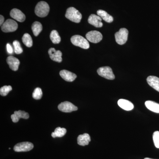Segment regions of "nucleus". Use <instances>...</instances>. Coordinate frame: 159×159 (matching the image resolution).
<instances>
[{
  "instance_id": "30",
  "label": "nucleus",
  "mask_w": 159,
  "mask_h": 159,
  "mask_svg": "<svg viewBox=\"0 0 159 159\" xmlns=\"http://www.w3.org/2000/svg\"><path fill=\"white\" fill-rule=\"evenodd\" d=\"M4 20H5V19H4V16L2 15L0 16V25L2 26V25L4 24V23L5 22Z\"/></svg>"
},
{
  "instance_id": "8",
  "label": "nucleus",
  "mask_w": 159,
  "mask_h": 159,
  "mask_svg": "<svg viewBox=\"0 0 159 159\" xmlns=\"http://www.w3.org/2000/svg\"><path fill=\"white\" fill-rule=\"evenodd\" d=\"M34 148V145L30 142H23L15 145L13 149L16 152H28Z\"/></svg>"
},
{
  "instance_id": "31",
  "label": "nucleus",
  "mask_w": 159,
  "mask_h": 159,
  "mask_svg": "<svg viewBox=\"0 0 159 159\" xmlns=\"http://www.w3.org/2000/svg\"><path fill=\"white\" fill-rule=\"evenodd\" d=\"M144 159H153L149 158H145Z\"/></svg>"
},
{
  "instance_id": "7",
  "label": "nucleus",
  "mask_w": 159,
  "mask_h": 159,
  "mask_svg": "<svg viewBox=\"0 0 159 159\" xmlns=\"http://www.w3.org/2000/svg\"><path fill=\"white\" fill-rule=\"evenodd\" d=\"M86 37L90 42L97 43L102 40V34L99 31H92L87 33Z\"/></svg>"
},
{
  "instance_id": "29",
  "label": "nucleus",
  "mask_w": 159,
  "mask_h": 159,
  "mask_svg": "<svg viewBox=\"0 0 159 159\" xmlns=\"http://www.w3.org/2000/svg\"><path fill=\"white\" fill-rule=\"evenodd\" d=\"M6 48H7V51L9 54H12L13 53V49L11 48V46L10 44L7 43L6 45Z\"/></svg>"
},
{
  "instance_id": "6",
  "label": "nucleus",
  "mask_w": 159,
  "mask_h": 159,
  "mask_svg": "<svg viewBox=\"0 0 159 159\" xmlns=\"http://www.w3.org/2000/svg\"><path fill=\"white\" fill-rule=\"evenodd\" d=\"M99 76L106 79L112 80L115 78V76L111 68L109 66H104L99 68L97 71Z\"/></svg>"
},
{
  "instance_id": "10",
  "label": "nucleus",
  "mask_w": 159,
  "mask_h": 159,
  "mask_svg": "<svg viewBox=\"0 0 159 159\" xmlns=\"http://www.w3.org/2000/svg\"><path fill=\"white\" fill-rule=\"evenodd\" d=\"M48 54L50 55V58L54 61L57 62H61L62 59V53L60 51H56L54 48H51L49 49Z\"/></svg>"
},
{
  "instance_id": "24",
  "label": "nucleus",
  "mask_w": 159,
  "mask_h": 159,
  "mask_svg": "<svg viewBox=\"0 0 159 159\" xmlns=\"http://www.w3.org/2000/svg\"><path fill=\"white\" fill-rule=\"evenodd\" d=\"M50 39L54 44H58L61 42V37L56 30H53L50 34Z\"/></svg>"
},
{
  "instance_id": "26",
  "label": "nucleus",
  "mask_w": 159,
  "mask_h": 159,
  "mask_svg": "<svg viewBox=\"0 0 159 159\" xmlns=\"http://www.w3.org/2000/svg\"><path fill=\"white\" fill-rule=\"evenodd\" d=\"M43 96L42 91L39 88H37L34 90L32 94V97L35 99H41Z\"/></svg>"
},
{
  "instance_id": "4",
  "label": "nucleus",
  "mask_w": 159,
  "mask_h": 159,
  "mask_svg": "<svg viewBox=\"0 0 159 159\" xmlns=\"http://www.w3.org/2000/svg\"><path fill=\"white\" fill-rule=\"evenodd\" d=\"M115 35L117 43L122 45L125 44L128 39V30L125 28H122L115 34Z\"/></svg>"
},
{
  "instance_id": "3",
  "label": "nucleus",
  "mask_w": 159,
  "mask_h": 159,
  "mask_svg": "<svg viewBox=\"0 0 159 159\" xmlns=\"http://www.w3.org/2000/svg\"><path fill=\"white\" fill-rule=\"evenodd\" d=\"M71 42L74 45L80 47L83 49H88L89 48L88 41L80 35H75L72 36Z\"/></svg>"
},
{
  "instance_id": "1",
  "label": "nucleus",
  "mask_w": 159,
  "mask_h": 159,
  "mask_svg": "<svg viewBox=\"0 0 159 159\" xmlns=\"http://www.w3.org/2000/svg\"><path fill=\"white\" fill-rule=\"evenodd\" d=\"M50 7L48 4L46 2L42 1L38 3L35 8L34 12L38 16L40 17H44L48 15Z\"/></svg>"
},
{
  "instance_id": "19",
  "label": "nucleus",
  "mask_w": 159,
  "mask_h": 159,
  "mask_svg": "<svg viewBox=\"0 0 159 159\" xmlns=\"http://www.w3.org/2000/svg\"><path fill=\"white\" fill-rule=\"evenodd\" d=\"M146 107L149 110L154 112L159 113V104L152 101H146L145 102Z\"/></svg>"
},
{
  "instance_id": "16",
  "label": "nucleus",
  "mask_w": 159,
  "mask_h": 159,
  "mask_svg": "<svg viewBox=\"0 0 159 159\" xmlns=\"http://www.w3.org/2000/svg\"><path fill=\"white\" fill-rule=\"evenodd\" d=\"M118 104L121 108L125 111H131L134 108L133 104L129 100L124 99H120L118 101Z\"/></svg>"
},
{
  "instance_id": "11",
  "label": "nucleus",
  "mask_w": 159,
  "mask_h": 159,
  "mask_svg": "<svg viewBox=\"0 0 159 159\" xmlns=\"http://www.w3.org/2000/svg\"><path fill=\"white\" fill-rule=\"evenodd\" d=\"M10 16L12 18L20 22H23L26 19L25 15L20 10L17 9H12L10 11Z\"/></svg>"
},
{
  "instance_id": "9",
  "label": "nucleus",
  "mask_w": 159,
  "mask_h": 159,
  "mask_svg": "<svg viewBox=\"0 0 159 159\" xmlns=\"http://www.w3.org/2000/svg\"><path fill=\"white\" fill-rule=\"evenodd\" d=\"M58 108L60 111L65 113H70L78 110L76 106L68 101H65L60 103L58 106Z\"/></svg>"
},
{
  "instance_id": "12",
  "label": "nucleus",
  "mask_w": 159,
  "mask_h": 159,
  "mask_svg": "<svg viewBox=\"0 0 159 159\" xmlns=\"http://www.w3.org/2000/svg\"><path fill=\"white\" fill-rule=\"evenodd\" d=\"M89 24L96 28H101L103 25L102 22V18L95 14H91L88 19Z\"/></svg>"
},
{
  "instance_id": "15",
  "label": "nucleus",
  "mask_w": 159,
  "mask_h": 159,
  "mask_svg": "<svg viewBox=\"0 0 159 159\" xmlns=\"http://www.w3.org/2000/svg\"><path fill=\"white\" fill-rule=\"evenodd\" d=\"M6 61L11 70L16 71L18 70L20 61L17 58L13 56H10L7 57Z\"/></svg>"
},
{
  "instance_id": "22",
  "label": "nucleus",
  "mask_w": 159,
  "mask_h": 159,
  "mask_svg": "<svg viewBox=\"0 0 159 159\" xmlns=\"http://www.w3.org/2000/svg\"><path fill=\"white\" fill-rule=\"evenodd\" d=\"M66 129L64 128H61L60 127H57L55 129L54 132L51 134V136L53 138H55L56 137L61 138L66 134Z\"/></svg>"
},
{
  "instance_id": "27",
  "label": "nucleus",
  "mask_w": 159,
  "mask_h": 159,
  "mask_svg": "<svg viewBox=\"0 0 159 159\" xmlns=\"http://www.w3.org/2000/svg\"><path fill=\"white\" fill-rule=\"evenodd\" d=\"M13 45L14 46V51L16 54H20L22 53L23 49L18 41L15 40L13 41Z\"/></svg>"
},
{
  "instance_id": "17",
  "label": "nucleus",
  "mask_w": 159,
  "mask_h": 159,
  "mask_svg": "<svg viewBox=\"0 0 159 159\" xmlns=\"http://www.w3.org/2000/svg\"><path fill=\"white\" fill-rule=\"evenodd\" d=\"M148 84L152 88L159 92V78L156 76H150L147 77Z\"/></svg>"
},
{
  "instance_id": "14",
  "label": "nucleus",
  "mask_w": 159,
  "mask_h": 159,
  "mask_svg": "<svg viewBox=\"0 0 159 159\" xmlns=\"http://www.w3.org/2000/svg\"><path fill=\"white\" fill-rule=\"evenodd\" d=\"M59 74L62 79L68 82L74 81L77 77L76 74L67 70H62L60 72Z\"/></svg>"
},
{
  "instance_id": "20",
  "label": "nucleus",
  "mask_w": 159,
  "mask_h": 159,
  "mask_svg": "<svg viewBox=\"0 0 159 159\" xmlns=\"http://www.w3.org/2000/svg\"><path fill=\"white\" fill-rule=\"evenodd\" d=\"M98 16H100L102 20L107 23H111L113 21V17L110 15L106 11L103 10H99L97 11Z\"/></svg>"
},
{
  "instance_id": "13",
  "label": "nucleus",
  "mask_w": 159,
  "mask_h": 159,
  "mask_svg": "<svg viewBox=\"0 0 159 159\" xmlns=\"http://www.w3.org/2000/svg\"><path fill=\"white\" fill-rule=\"evenodd\" d=\"M11 120L13 122H17L21 118L24 119H28L29 118V115L28 113L25 111L19 110L15 111L14 114L11 115Z\"/></svg>"
},
{
  "instance_id": "28",
  "label": "nucleus",
  "mask_w": 159,
  "mask_h": 159,
  "mask_svg": "<svg viewBox=\"0 0 159 159\" xmlns=\"http://www.w3.org/2000/svg\"><path fill=\"white\" fill-rule=\"evenodd\" d=\"M153 140L155 146L157 148H159V131H157L153 134Z\"/></svg>"
},
{
  "instance_id": "21",
  "label": "nucleus",
  "mask_w": 159,
  "mask_h": 159,
  "mask_svg": "<svg viewBox=\"0 0 159 159\" xmlns=\"http://www.w3.org/2000/svg\"><path fill=\"white\" fill-rule=\"evenodd\" d=\"M31 29L34 36H38L39 33L42 31V25L39 22H34L31 26Z\"/></svg>"
},
{
  "instance_id": "25",
  "label": "nucleus",
  "mask_w": 159,
  "mask_h": 159,
  "mask_svg": "<svg viewBox=\"0 0 159 159\" xmlns=\"http://www.w3.org/2000/svg\"><path fill=\"white\" fill-rule=\"evenodd\" d=\"M12 90L11 86H4L0 89V94L1 96L5 97L7 96L10 91Z\"/></svg>"
},
{
  "instance_id": "2",
  "label": "nucleus",
  "mask_w": 159,
  "mask_h": 159,
  "mask_svg": "<svg viewBox=\"0 0 159 159\" xmlns=\"http://www.w3.org/2000/svg\"><path fill=\"white\" fill-rule=\"evenodd\" d=\"M65 16L71 21L76 23L80 22L82 19V15L74 7H70L67 9Z\"/></svg>"
},
{
  "instance_id": "18",
  "label": "nucleus",
  "mask_w": 159,
  "mask_h": 159,
  "mask_svg": "<svg viewBox=\"0 0 159 159\" xmlns=\"http://www.w3.org/2000/svg\"><path fill=\"white\" fill-rule=\"evenodd\" d=\"M77 143L81 146L88 145L89 142L91 141V138L88 134H84L80 135L77 138Z\"/></svg>"
},
{
  "instance_id": "5",
  "label": "nucleus",
  "mask_w": 159,
  "mask_h": 159,
  "mask_svg": "<svg viewBox=\"0 0 159 159\" xmlns=\"http://www.w3.org/2000/svg\"><path fill=\"white\" fill-rule=\"evenodd\" d=\"M18 28L17 23L11 19L6 20L1 27V29L4 32H13Z\"/></svg>"
},
{
  "instance_id": "23",
  "label": "nucleus",
  "mask_w": 159,
  "mask_h": 159,
  "mask_svg": "<svg viewBox=\"0 0 159 159\" xmlns=\"http://www.w3.org/2000/svg\"><path fill=\"white\" fill-rule=\"evenodd\" d=\"M22 41L24 44L28 48H31L33 45L32 38L31 35L28 33L24 34L22 37Z\"/></svg>"
}]
</instances>
